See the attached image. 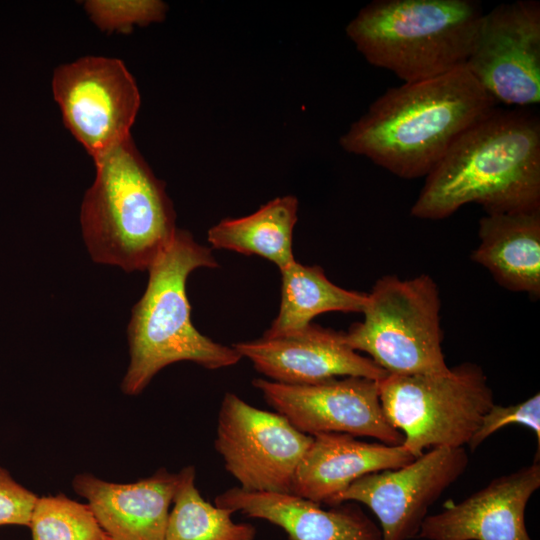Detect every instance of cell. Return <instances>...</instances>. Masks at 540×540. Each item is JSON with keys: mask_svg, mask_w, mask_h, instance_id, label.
Segmentation results:
<instances>
[{"mask_svg": "<svg viewBox=\"0 0 540 540\" xmlns=\"http://www.w3.org/2000/svg\"><path fill=\"white\" fill-rule=\"evenodd\" d=\"M475 203L487 214L540 210V119L494 108L468 128L425 177L411 215L441 220Z\"/></svg>", "mask_w": 540, "mask_h": 540, "instance_id": "6da1fadb", "label": "cell"}, {"mask_svg": "<svg viewBox=\"0 0 540 540\" xmlns=\"http://www.w3.org/2000/svg\"><path fill=\"white\" fill-rule=\"evenodd\" d=\"M497 104L461 66L389 88L351 124L340 144L398 177H426L452 144Z\"/></svg>", "mask_w": 540, "mask_h": 540, "instance_id": "7a4b0ae2", "label": "cell"}, {"mask_svg": "<svg viewBox=\"0 0 540 540\" xmlns=\"http://www.w3.org/2000/svg\"><path fill=\"white\" fill-rule=\"evenodd\" d=\"M96 176L80 214L91 259L124 271H144L171 244L176 214L131 136L94 158Z\"/></svg>", "mask_w": 540, "mask_h": 540, "instance_id": "3957f363", "label": "cell"}, {"mask_svg": "<svg viewBox=\"0 0 540 540\" xmlns=\"http://www.w3.org/2000/svg\"><path fill=\"white\" fill-rule=\"evenodd\" d=\"M217 267L212 249L178 228L170 246L147 269L146 289L127 327L130 362L121 383L125 394H140L160 370L175 362L215 370L242 359L232 346L211 340L191 321L187 279L196 269Z\"/></svg>", "mask_w": 540, "mask_h": 540, "instance_id": "277c9868", "label": "cell"}, {"mask_svg": "<svg viewBox=\"0 0 540 540\" xmlns=\"http://www.w3.org/2000/svg\"><path fill=\"white\" fill-rule=\"evenodd\" d=\"M483 13L473 0H375L346 33L370 64L413 83L465 66Z\"/></svg>", "mask_w": 540, "mask_h": 540, "instance_id": "5b68a950", "label": "cell"}, {"mask_svg": "<svg viewBox=\"0 0 540 540\" xmlns=\"http://www.w3.org/2000/svg\"><path fill=\"white\" fill-rule=\"evenodd\" d=\"M440 311L431 276H382L366 294L364 319L352 324L344 339L388 374H446L450 367L442 351Z\"/></svg>", "mask_w": 540, "mask_h": 540, "instance_id": "8992f818", "label": "cell"}, {"mask_svg": "<svg viewBox=\"0 0 540 540\" xmlns=\"http://www.w3.org/2000/svg\"><path fill=\"white\" fill-rule=\"evenodd\" d=\"M378 387L388 422L414 458L427 449L464 447L495 404L483 369L470 362L446 374H388Z\"/></svg>", "mask_w": 540, "mask_h": 540, "instance_id": "52a82bcc", "label": "cell"}, {"mask_svg": "<svg viewBox=\"0 0 540 540\" xmlns=\"http://www.w3.org/2000/svg\"><path fill=\"white\" fill-rule=\"evenodd\" d=\"M312 440L277 412L258 409L231 392L222 399L215 449L244 490L291 493Z\"/></svg>", "mask_w": 540, "mask_h": 540, "instance_id": "ba28073f", "label": "cell"}, {"mask_svg": "<svg viewBox=\"0 0 540 540\" xmlns=\"http://www.w3.org/2000/svg\"><path fill=\"white\" fill-rule=\"evenodd\" d=\"M52 89L66 127L93 159L130 136L140 94L119 59L89 56L62 65Z\"/></svg>", "mask_w": 540, "mask_h": 540, "instance_id": "9c48e42d", "label": "cell"}, {"mask_svg": "<svg viewBox=\"0 0 540 540\" xmlns=\"http://www.w3.org/2000/svg\"><path fill=\"white\" fill-rule=\"evenodd\" d=\"M465 67L497 103L538 104L540 3L519 0L484 12Z\"/></svg>", "mask_w": 540, "mask_h": 540, "instance_id": "30bf717a", "label": "cell"}, {"mask_svg": "<svg viewBox=\"0 0 540 540\" xmlns=\"http://www.w3.org/2000/svg\"><path fill=\"white\" fill-rule=\"evenodd\" d=\"M252 384L275 412L304 434L342 433L403 444L404 436L384 414L376 380L344 377L289 385L256 378Z\"/></svg>", "mask_w": 540, "mask_h": 540, "instance_id": "8fae6325", "label": "cell"}, {"mask_svg": "<svg viewBox=\"0 0 540 540\" xmlns=\"http://www.w3.org/2000/svg\"><path fill=\"white\" fill-rule=\"evenodd\" d=\"M467 465L464 447L429 449L402 467L362 476L332 506L359 502L369 507L379 520L382 540L417 538L429 508Z\"/></svg>", "mask_w": 540, "mask_h": 540, "instance_id": "7c38bea8", "label": "cell"}, {"mask_svg": "<svg viewBox=\"0 0 540 540\" xmlns=\"http://www.w3.org/2000/svg\"><path fill=\"white\" fill-rule=\"evenodd\" d=\"M240 356L271 381L309 385L338 377H364L379 381L388 373L369 357L351 349L344 333L310 323L278 336L234 343Z\"/></svg>", "mask_w": 540, "mask_h": 540, "instance_id": "4fadbf2b", "label": "cell"}, {"mask_svg": "<svg viewBox=\"0 0 540 540\" xmlns=\"http://www.w3.org/2000/svg\"><path fill=\"white\" fill-rule=\"evenodd\" d=\"M540 487V463L535 460L493 479L458 503L427 515L417 538L426 540H532L525 510Z\"/></svg>", "mask_w": 540, "mask_h": 540, "instance_id": "5bb4252c", "label": "cell"}, {"mask_svg": "<svg viewBox=\"0 0 540 540\" xmlns=\"http://www.w3.org/2000/svg\"><path fill=\"white\" fill-rule=\"evenodd\" d=\"M177 484L178 473L165 468L133 483L107 482L89 473L72 482L111 540H164Z\"/></svg>", "mask_w": 540, "mask_h": 540, "instance_id": "9a60e30c", "label": "cell"}, {"mask_svg": "<svg viewBox=\"0 0 540 540\" xmlns=\"http://www.w3.org/2000/svg\"><path fill=\"white\" fill-rule=\"evenodd\" d=\"M214 504L266 520L282 528L288 540H382L380 528L354 503L326 510L292 493L234 487L216 496Z\"/></svg>", "mask_w": 540, "mask_h": 540, "instance_id": "2e32d148", "label": "cell"}, {"mask_svg": "<svg viewBox=\"0 0 540 540\" xmlns=\"http://www.w3.org/2000/svg\"><path fill=\"white\" fill-rule=\"evenodd\" d=\"M292 481L291 493L332 506L335 498L364 475L402 467L415 458L403 445L368 443L342 433L312 436Z\"/></svg>", "mask_w": 540, "mask_h": 540, "instance_id": "e0dca14e", "label": "cell"}, {"mask_svg": "<svg viewBox=\"0 0 540 540\" xmlns=\"http://www.w3.org/2000/svg\"><path fill=\"white\" fill-rule=\"evenodd\" d=\"M479 244L471 260L502 287L540 295V210L486 214L479 220Z\"/></svg>", "mask_w": 540, "mask_h": 540, "instance_id": "ac0fdd59", "label": "cell"}, {"mask_svg": "<svg viewBox=\"0 0 540 540\" xmlns=\"http://www.w3.org/2000/svg\"><path fill=\"white\" fill-rule=\"evenodd\" d=\"M297 211L296 197H277L250 215L221 220L208 230L207 240L212 248L258 255L281 270L296 261L292 239Z\"/></svg>", "mask_w": 540, "mask_h": 540, "instance_id": "d6986e66", "label": "cell"}, {"mask_svg": "<svg viewBox=\"0 0 540 540\" xmlns=\"http://www.w3.org/2000/svg\"><path fill=\"white\" fill-rule=\"evenodd\" d=\"M281 303L278 315L264 336H278L302 329L325 312H362L366 294L332 283L320 266L294 261L280 270Z\"/></svg>", "mask_w": 540, "mask_h": 540, "instance_id": "ffe728a7", "label": "cell"}, {"mask_svg": "<svg viewBox=\"0 0 540 540\" xmlns=\"http://www.w3.org/2000/svg\"><path fill=\"white\" fill-rule=\"evenodd\" d=\"M195 473L193 466L178 472L164 540H254V525L236 523L231 511L204 500L195 485Z\"/></svg>", "mask_w": 540, "mask_h": 540, "instance_id": "44dd1931", "label": "cell"}, {"mask_svg": "<svg viewBox=\"0 0 540 540\" xmlns=\"http://www.w3.org/2000/svg\"><path fill=\"white\" fill-rule=\"evenodd\" d=\"M28 527L32 540H111L88 504L64 494L38 497Z\"/></svg>", "mask_w": 540, "mask_h": 540, "instance_id": "7402d4cb", "label": "cell"}, {"mask_svg": "<svg viewBox=\"0 0 540 540\" xmlns=\"http://www.w3.org/2000/svg\"><path fill=\"white\" fill-rule=\"evenodd\" d=\"M84 7L102 30L127 32L133 25H147L165 17L166 5L157 0H89Z\"/></svg>", "mask_w": 540, "mask_h": 540, "instance_id": "603a6c76", "label": "cell"}, {"mask_svg": "<svg viewBox=\"0 0 540 540\" xmlns=\"http://www.w3.org/2000/svg\"><path fill=\"white\" fill-rule=\"evenodd\" d=\"M518 424L530 428L540 447V394L536 393L525 401L509 405L501 406L494 404L482 417L478 429L468 442L471 451H474L482 444L490 435L499 429L511 425Z\"/></svg>", "mask_w": 540, "mask_h": 540, "instance_id": "cb8c5ba5", "label": "cell"}, {"mask_svg": "<svg viewBox=\"0 0 540 540\" xmlns=\"http://www.w3.org/2000/svg\"><path fill=\"white\" fill-rule=\"evenodd\" d=\"M38 496L0 466V526H29Z\"/></svg>", "mask_w": 540, "mask_h": 540, "instance_id": "d4e9b609", "label": "cell"}]
</instances>
